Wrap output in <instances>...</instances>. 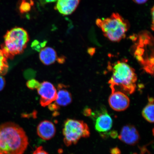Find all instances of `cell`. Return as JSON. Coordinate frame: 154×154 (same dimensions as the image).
Listing matches in <instances>:
<instances>
[{
  "label": "cell",
  "mask_w": 154,
  "mask_h": 154,
  "mask_svg": "<svg viewBox=\"0 0 154 154\" xmlns=\"http://www.w3.org/2000/svg\"><path fill=\"white\" fill-rule=\"evenodd\" d=\"M31 5V4H30L26 0H23L19 8L20 12L24 13L29 11Z\"/></svg>",
  "instance_id": "cell-16"
},
{
  "label": "cell",
  "mask_w": 154,
  "mask_h": 154,
  "mask_svg": "<svg viewBox=\"0 0 154 154\" xmlns=\"http://www.w3.org/2000/svg\"><path fill=\"white\" fill-rule=\"evenodd\" d=\"M33 154H48L47 152L45 151L42 146H39L36 148L34 151Z\"/></svg>",
  "instance_id": "cell-19"
},
{
  "label": "cell",
  "mask_w": 154,
  "mask_h": 154,
  "mask_svg": "<svg viewBox=\"0 0 154 154\" xmlns=\"http://www.w3.org/2000/svg\"><path fill=\"white\" fill-rule=\"evenodd\" d=\"M65 59L64 57H57V61L60 63H63L64 62Z\"/></svg>",
  "instance_id": "cell-24"
},
{
  "label": "cell",
  "mask_w": 154,
  "mask_h": 154,
  "mask_svg": "<svg viewBox=\"0 0 154 154\" xmlns=\"http://www.w3.org/2000/svg\"><path fill=\"white\" fill-rule=\"evenodd\" d=\"M118 137L121 141L130 145L138 143L140 138L139 133L135 127L130 125L123 127Z\"/></svg>",
  "instance_id": "cell-9"
},
{
  "label": "cell",
  "mask_w": 154,
  "mask_h": 154,
  "mask_svg": "<svg viewBox=\"0 0 154 154\" xmlns=\"http://www.w3.org/2000/svg\"><path fill=\"white\" fill-rule=\"evenodd\" d=\"M40 83L38 81L35 79L29 80L26 83V85L29 89H37L39 88Z\"/></svg>",
  "instance_id": "cell-17"
},
{
  "label": "cell",
  "mask_w": 154,
  "mask_h": 154,
  "mask_svg": "<svg viewBox=\"0 0 154 154\" xmlns=\"http://www.w3.org/2000/svg\"><path fill=\"white\" fill-rule=\"evenodd\" d=\"M38 135L42 139L48 140L54 136L56 129L54 125L51 121H42L38 125L37 128Z\"/></svg>",
  "instance_id": "cell-10"
},
{
  "label": "cell",
  "mask_w": 154,
  "mask_h": 154,
  "mask_svg": "<svg viewBox=\"0 0 154 154\" xmlns=\"http://www.w3.org/2000/svg\"><path fill=\"white\" fill-rule=\"evenodd\" d=\"M112 71L109 82L112 92L120 90L124 93H134L137 80L134 69L126 63L119 61L113 65Z\"/></svg>",
  "instance_id": "cell-2"
},
{
  "label": "cell",
  "mask_w": 154,
  "mask_h": 154,
  "mask_svg": "<svg viewBox=\"0 0 154 154\" xmlns=\"http://www.w3.org/2000/svg\"><path fill=\"white\" fill-rule=\"evenodd\" d=\"M1 49L8 59L23 53L29 41L28 32L23 28L15 27L8 31L4 36Z\"/></svg>",
  "instance_id": "cell-4"
},
{
  "label": "cell",
  "mask_w": 154,
  "mask_h": 154,
  "mask_svg": "<svg viewBox=\"0 0 154 154\" xmlns=\"http://www.w3.org/2000/svg\"><path fill=\"white\" fill-rule=\"evenodd\" d=\"M72 95L66 89V86L62 84H59L57 86V91L55 103L58 106H65L72 103Z\"/></svg>",
  "instance_id": "cell-12"
},
{
  "label": "cell",
  "mask_w": 154,
  "mask_h": 154,
  "mask_svg": "<svg viewBox=\"0 0 154 154\" xmlns=\"http://www.w3.org/2000/svg\"><path fill=\"white\" fill-rule=\"evenodd\" d=\"M151 13L152 15V24L151 29L153 30L154 29V7L151 9Z\"/></svg>",
  "instance_id": "cell-23"
},
{
  "label": "cell",
  "mask_w": 154,
  "mask_h": 154,
  "mask_svg": "<svg viewBox=\"0 0 154 154\" xmlns=\"http://www.w3.org/2000/svg\"><path fill=\"white\" fill-rule=\"evenodd\" d=\"M109 106L113 110L121 111L126 110L130 105V100L128 96L122 92H112L109 97Z\"/></svg>",
  "instance_id": "cell-8"
},
{
  "label": "cell",
  "mask_w": 154,
  "mask_h": 154,
  "mask_svg": "<svg viewBox=\"0 0 154 154\" xmlns=\"http://www.w3.org/2000/svg\"><path fill=\"white\" fill-rule=\"evenodd\" d=\"M57 0H39L40 3L42 5H44L48 3L54 2Z\"/></svg>",
  "instance_id": "cell-21"
},
{
  "label": "cell",
  "mask_w": 154,
  "mask_h": 154,
  "mask_svg": "<svg viewBox=\"0 0 154 154\" xmlns=\"http://www.w3.org/2000/svg\"><path fill=\"white\" fill-rule=\"evenodd\" d=\"M90 116L95 121V129L98 132L105 133L109 131L112 126V119L106 109L103 107L96 113H91Z\"/></svg>",
  "instance_id": "cell-6"
},
{
  "label": "cell",
  "mask_w": 154,
  "mask_h": 154,
  "mask_svg": "<svg viewBox=\"0 0 154 154\" xmlns=\"http://www.w3.org/2000/svg\"><path fill=\"white\" fill-rule=\"evenodd\" d=\"M135 3L138 4H142L145 3L148 1V0H133Z\"/></svg>",
  "instance_id": "cell-22"
},
{
  "label": "cell",
  "mask_w": 154,
  "mask_h": 154,
  "mask_svg": "<svg viewBox=\"0 0 154 154\" xmlns=\"http://www.w3.org/2000/svg\"><path fill=\"white\" fill-rule=\"evenodd\" d=\"M40 61L44 65H51L54 63L57 58L56 52L53 48L47 47L40 51L39 54Z\"/></svg>",
  "instance_id": "cell-13"
},
{
  "label": "cell",
  "mask_w": 154,
  "mask_h": 154,
  "mask_svg": "<svg viewBox=\"0 0 154 154\" xmlns=\"http://www.w3.org/2000/svg\"><path fill=\"white\" fill-rule=\"evenodd\" d=\"M154 99L152 97H149V103L144 108L142 112V116L148 122H154Z\"/></svg>",
  "instance_id": "cell-14"
},
{
  "label": "cell",
  "mask_w": 154,
  "mask_h": 154,
  "mask_svg": "<svg viewBox=\"0 0 154 154\" xmlns=\"http://www.w3.org/2000/svg\"><path fill=\"white\" fill-rule=\"evenodd\" d=\"M63 141L67 146L75 144L82 138H87L90 135L89 128L84 121L67 119L63 129Z\"/></svg>",
  "instance_id": "cell-5"
},
{
  "label": "cell",
  "mask_w": 154,
  "mask_h": 154,
  "mask_svg": "<svg viewBox=\"0 0 154 154\" xmlns=\"http://www.w3.org/2000/svg\"><path fill=\"white\" fill-rule=\"evenodd\" d=\"M28 144L26 132L18 125L9 122L0 126V154H23Z\"/></svg>",
  "instance_id": "cell-1"
},
{
  "label": "cell",
  "mask_w": 154,
  "mask_h": 154,
  "mask_svg": "<svg viewBox=\"0 0 154 154\" xmlns=\"http://www.w3.org/2000/svg\"><path fill=\"white\" fill-rule=\"evenodd\" d=\"M38 43H39V42L36 41V40H35V41H34L32 44V47H34V49L36 50V51H40L41 47H43V46H44L45 45V42L44 43H42L40 45H38Z\"/></svg>",
  "instance_id": "cell-18"
},
{
  "label": "cell",
  "mask_w": 154,
  "mask_h": 154,
  "mask_svg": "<svg viewBox=\"0 0 154 154\" xmlns=\"http://www.w3.org/2000/svg\"><path fill=\"white\" fill-rule=\"evenodd\" d=\"M5 84V81L4 78L0 75V91L2 90L4 88Z\"/></svg>",
  "instance_id": "cell-20"
},
{
  "label": "cell",
  "mask_w": 154,
  "mask_h": 154,
  "mask_svg": "<svg viewBox=\"0 0 154 154\" xmlns=\"http://www.w3.org/2000/svg\"><path fill=\"white\" fill-rule=\"evenodd\" d=\"M134 154H136V153H134Z\"/></svg>",
  "instance_id": "cell-25"
},
{
  "label": "cell",
  "mask_w": 154,
  "mask_h": 154,
  "mask_svg": "<svg viewBox=\"0 0 154 154\" xmlns=\"http://www.w3.org/2000/svg\"><path fill=\"white\" fill-rule=\"evenodd\" d=\"M80 0H57L55 9L61 14L70 15L75 10Z\"/></svg>",
  "instance_id": "cell-11"
},
{
  "label": "cell",
  "mask_w": 154,
  "mask_h": 154,
  "mask_svg": "<svg viewBox=\"0 0 154 154\" xmlns=\"http://www.w3.org/2000/svg\"><path fill=\"white\" fill-rule=\"evenodd\" d=\"M7 59L2 51L0 49V75H1L6 74L8 71L9 66Z\"/></svg>",
  "instance_id": "cell-15"
},
{
  "label": "cell",
  "mask_w": 154,
  "mask_h": 154,
  "mask_svg": "<svg viewBox=\"0 0 154 154\" xmlns=\"http://www.w3.org/2000/svg\"><path fill=\"white\" fill-rule=\"evenodd\" d=\"M96 23L103 35L113 42H119L124 38L130 27L128 21L117 13H112L109 18L98 19Z\"/></svg>",
  "instance_id": "cell-3"
},
{
  "label": "cell",
  "mask_w": 154,
  "mask_h": 154,
  "mask_svg": "<svg viewBox=\"0 0 154 154\" xmlns=\"http://www.w3.org/2000/svg\"><path fill=\"white\" fill-rule=\"evenodd\" d=\"M37 90L40 96V104L42 106H49L56 99L57 90L51 82H44L40 83Z\"/></svg>",
  "instance_id": "cell-7"
}]
</instances>
